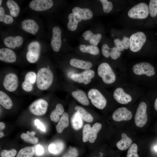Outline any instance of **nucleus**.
<instances>
[{"instance_id": "nucleus-39", "label": "nucleus", "mask_w": 157, "mask_h": 157, "mask_svg": "<svg viewBox=\"0 0 157 157\" xmlns=\"http://www.w3.org/2000/svg\"><path fill=\"white\" fill-rule=\"evenodd\" d=\"M92 127L90 124H85L83 129V141L86 142L89 140Z\"/></svg>"}, {"instance_id": "nucleus-2", "label": "nucleus", "mask_w": 157, "mask_h": 157, "mask_svg": "<svg viewBox=\"0 0 157 157\" xmlns=\"http://www.w3.org/2000/svg\"><path fill=\"white\" fill-rule=\"evenodd\" d=\"M99 76L102 78L104 82L107 84L113 83L116 80L115 73L110 65L106 63H101L97 69Z\"/></svg>"}, {"instance_id": "nucleus-25", "label": "nucleus", "mask_w": 157, "mask_h": 157, "mask_svg": "<svg viewBox=\"0 0 157 157\" xmlns=\"http://www.w3.org/2000/svg\"><path fill=\"white\" fill-rule=\"evenodd\" d=\"M121 137V139L117 143L116 145L119 150H125L130 147L132 141V139L125 133H122Z\"/></svg>"}, {"instance_id": "nucleus-34", "label": "nucleus", "mask_w": 157, "mask_h": 157, "mask_svg": "<svg viewBox=\"0 0 157 157\" xmlns=\"http://www.w3.org/2000/svg\"><path fill=\"white\" fill-rule=\"evenodd\" d=\"M71 122L73 128L76 130L81 128L83 124L82 118L77 112L72 116Z\"/></svg>"}, {"instance_id": "nucleus-18", "label": "nucleus", "mask_w": 157, "mask_h": 157, "mask_svg": "<svg viewBox=\"0 0 157 157\" xmlns=\"http://www.w3.org/2000/svg\"><path fill=\"white\" fill-rule=\"evenodd\" d=\"M3 42L4 44L7 47L14 49L22 45L23 42V39L20 36L14 37L10 36L5 38Z\"/></svg>"}, {"instance_id": "nucleus-23", "label": "nucleus", "mask_w": 157, "mask_h": 157, "mask_svg": "<svg viewBox=\"0 0 157 157\" xmlns=\"http://www.w3.org/2000/svg\"><path fill=\"white\" fill-rule=\"evenodd\" d=\"M64 147V144L63 142L57 140L51 143L49 146L48 149L50 153L58 155L62 151Z\"/></svg>"}, {"instance_id": "nucleus-40", "label": "nucleus", "mask_w": 157, "mask_h": 157, "mask_svg": "<svg viewBox=\"0 0 157 157\" xmlns=\"http://www.w3.org/2000/svg\"><path fill=\"white\" fill-rule=\"evenodd\" d=\"M138 146L135 143L131 145L128 151L127 157H139L137 154Z\"/></svg>"}, {"instance_id": "nucleus-1", "label": "nucleus", "mask_w": 157, "mask_h": 157, "mask_svg": "<svg viewBox=\"0 0 157 157\" xmlns=\"http://www.w3.org/2000/svg\"><path fill=\"white\" fill-rule=\"evenodd\" d=\"M52 71L48 68L42 67L38 71L37 75L36 85L41 90H45L51 85L53 79Z\"/></svg>"}, {"instance_id": "nucleus-50", "label": "nucleus", "mask_w": 157, "mask_h": 157, "mask_svg": "<svg viewBox=\"0 0 157 157\" xmlns=\"http://www.w3.org/2000/svg\"><path fill=\"white\" fill-rule=\"evenodd\" d=\"M5 128V125L4 123L3 122H0V133L3 132L2 131Z\"/></svg>"}, {"instance_id": "nucleus-27", "label": "nucleus", "mask_w": 157, "mask_h": 157, "mask_svg": "<svg viewBox=\"0 0 157 157\" xmlns=\"http://www.w3.org/2000/svg\"><path fill=\"white\" fill-rule=\"evenodd\" d=\"M74 109L84 121L88 122L93 121V118L92 115L82 107L76 106Z\"/></svg>"}, {"instance_id": "nucleus-37", "label": "nucleus", "mask_w": 157, "mask_h": 157, "mask_svg": "<svg viewBox=\"0 0 157 157\" xmlns=\"http://www.w3.org/2000/svg\"><path fill=\"white\" fill-rule=\"evenodd\" d=\"M14 20L13 17L11 15L5 14V11L3 8L2 7H0V21L3 22L7 24L12 23Z\"/></svg>"}, {"instance_id": "nucleus-19", "label": "nucleus", "mask_w": 157, "mask_h": 157, "mask_svg": "<svg viewBox=\"0 0 157 157\" xmlns=\"http://www.w3.org/2000/svg\"><path fill=\"white\" fill-rule=\"evenodd\" d=\"M16 56L12 50L8 48L0 49V60L8 63H13L16 60Z\"/></svg>"}, {"instance_id": "nucleus-46", "label": "nucleus", "mask_w": 157, "mask_h": 157, "mask_svg": "<svg viewBox=\"0 0 157 157\" xmlns=\"http://www.w3.org/2000/svg\"><path fill=\"white\" fill-rule=\"evenodd\" d=\"M111 49L106 44H104L101 48V52L103 56L106 58H108L110 56Z\"/></svg>"}, {"instance_id": "nucleus-16", "label": "nucleus", "mask_w": 157, "mask_h": 157, "mask_svg": "<svg viewBox=\"0 0 157 157\" xmlns=\"http://www.w3.org/2000/svg\"><path fill=\"white\" fill-rule=\"evenodd\" d=\"M37 75L33 72H29L26 74L24 80L22 84L23 89L26 92H30L33 88V85L36 81Z\"/></svg>"}, {"instance_id": "nucleus-7", "label": "nucleus", "mask_w": 157, "mask_h": 157, "mask_svg": "<svg viewBox=\"0 0 157 157\" xmlns=\"http://www.w3.org/2000/svg\"><path fill=\"white\" fill-rule=\"evenodd\" d=\"M132 70L134 73L137 75H145L151 76L155 74L154 67L150 63L146 62H142L135 65Z\"/></svg>"}, {"instance_id": "nucleus-44", "label": "nucleus", "mask_w": 157, "mask_h": 157, "mask_svg": "<svg viewBox=\"0 0 157 157\" xmlns=\"http://www.w3.org/2000/svg\"><path fill=\"white\" fill-rule=\"evenodd\" d=\"M78 155V152L77 149L71 147L62 157H77Z\"/></svg>"}, {"instance_id": "nucleus-51", "label": "nucleus", "mask_w": 157, "mask_h": 157, "mask_svg": "<svg viewBox=\"0 0 157 157\" xmlns=\"http://www.w3.org/2000/svg\"><path fill=\"white\" fill-rule=\"evenodd\" d=\"M154 106L155 109L157 111V97L155 101Z\"/></svg>"}, {"instance_id": "nucleus-12", "label": "nucleus", "mask_w": 157, "mask_h": 157, "mask_svg": "<svg viewBox=\"0 0 157 157\" xmlns=\"http://www.w3.org/2000/svg\"><path fill=\"white\" fill-rule=\"evenodd\" d=\"M53 5V2L51 0H33L29 3V7L31 9L38 11L46 10Z\"/></svg>"}, {"instance_id": "nucleus-22", "label": "nucleus", "mask_w": 157, "mask_h": 157, "mask_svg": "<svg viewBox=\"0 0 157 157\" xmlns=\"http://www.w3.org/2000/svg\"><path fill=\"white\" fill-rule=\"evenodd\" d=\"M69 63L73 67L86 70L89 69L92 66L90 62L75 58L71 59Z\"/></svg>"}, {"instance_id": "nucleus-36", "label": "nucleus", "mask_w": 157, "mask_h": 157, "mask_svg": "<svg viewBox=\"0 0 157 157\" xmlns=\"http://www.w3.org/2000/svg\"><path fill=\"white\" fill-rule=\"evenodd\" d=\"M101 128L102 125L99 123H96L93 125L88 140L90 142L93 143L94 142L97 138V133Z\"/></svg>"}, {"instance_id": "nucleus-13", "label": "nucleus", "mask_w": 157, "mask_h": 157, "mask_svg": "<svg viewBox=\"0 0 157 157\" xmlns=\"http://www.w3.org/2000/svg\"><path fill=\"white\" fill-rule=\"evenodd\" d=\"M51 44L53 51L58 52L61 46V31L60 28L54 26L52 29V35Z\"/></svg>"}, {"instance_id": "nucleus-52", "label": "nucleus", "mask_w": 157, "mask_h": 157, "mask_svg": "<svg viewBox=\"0 0 157 157\" xmlns=\"http://www.w3.org/2000/svg\"><path fill=\"white\" fill-rule=\"evenodd\" d=\"M154 149L155 151H157V146H155Z\"/></svg>"}, {"instance_id": "nucleus-42", "label": "nucleus", "mask_w": 157, "mask_h": 157, "mask_svg": "<svg viewBox=\"0 0 157 157\" xmlns=\"http://www.w3.org/2000/svg\"><path fill=\"white\" fill-rule=\"evenodd\" d=\"M17 151L14 149L10 150L4 149L0 153L1 157H14L16 155Z\"/></svg>"}, {"instance_id": "nucleus-49", "label": "nucleus", "mask_w": 157, "mask_h": 157, "mask_svg": "<svg viewBox=\"0 0 157 157\" xmlns=\"http://www.w3.org/2000/svg\"><path fill=\"white\" fill-rule=\"evenodd\" d=\"M35 152L38 155H41L44 152L43 147L40 144H38L35 147Z\"/></svg>"}, {"instance_id": "nucleus-32", "label": "nucleus", "mask_w": 157, "mask_h": 157, "mask_svg": "<svg viewBox=\"0 0 157 157\" xmlns=\"http://www.w3.org/2000/svg\"><path fill=\"white\" fill-rule=\"evenodd\" d=\"M6 5L9 9L10 15L14 17H17L19 13L20 8L17 3L13 0H7Z\"/></svg>"}, {"instance_id": "nucleus-38", "label": "nucleus", "mask_w": 157, "mask_h": 157, "mask_svg": "<svg viewBox=\"0 0 157 157\" xmlns=\"http://www.w3.org/2000/svg\"><path fill=\"white\" fill-rule=\"evenodd\" d=\"M149 12L150 16L154 17L157 15V0H151L149 4Z\"/></svg>"}, {"instance_id": "nucleus-3", "label": "nucleus", "mask_w": 157, "mask_h": 157, "mask_svg": "<svg viewBox=\"0 0 157 157\" xmlns=\"http://www.w3.org/2000/svg\"><path fill=\"white\" fill-rule=\"evenodd\" d=\"M148 6L145 3H141L134 6L128 11V16L131 18L144 19L147 17L149 14Z\"/></svg>"}, {"instance_id": "nucleus-6", "label": "nucleus", "mask_w": 157, "mask_h": 157, "mask_svg": "<svg viewBox=\"0 0 157 157\" xmlns=\"http://www.w3.org/2000/svg\"><path fill=\"white\" fill-rule=\"evenodd\" d=\"M147 105L144 102H141L139 104L135 116L134 120L136 125L139 127H143L147 121Z\"/></svg>"}, {"instance_id": "nucleus-9", "label": "nucleus", "mask_w": 157, "mask_h": 157, "mask_svg": "<svg viewBox=\"0 0 157 157\" xmlns=\"http://www.w3.org/2000/svg\"><path fill=\"white\" fill-rule=\"evenodd\" d=\"M26 58L30 63H34L38 60L40 53V46L37 41H33L29 44Z\"/></svg>"}, {"instance_id": "nucleus-43", "label": "nucleus", "mask_w": 157, "mask_h": 157, "mask_svg": "<svg viewBox=\"0 0 157 157\" xmlns=\"http://www.w3.org/2000/svg\"><path fill=\"white\" fill-rule=\"evenodd\" d=\"M102 38L100 33L94 34L89 41V43L92 45H97L100 42Z\"/></svg>"}, {"instance_id": "nucleus-15", "label": "nucleus", "mask_w": 157, "mask_h": 157, "mask_svg": "<svg viewBox=\"0 0 157 157\" xmlns=\"http://www.w3.org/2000/svg\"><path fill=\"white\" fill-rule=\"evenodd\" d=\"M113 96L116 101L121 104H127L132 99L131 97L126 93L121 88H116L114 92Z\"/></svg>"}, {"instance_id": "nucleus-54", "label": "nucleus", "mask_w": 157, "mask_h": 157, "mask_svg": "<svg viewBox=\"0 0 157 157\" xmlns=\"http://www.w3.org/2000/svg\"></svg>"}, {"instance_id": "nucleus-48", "label": "nucleus", "mask_w": 157, "mask_h": 157, "mask_svg": "<svg viewBox=\"0 0 157 157\" xmlns=\"http://www.w3.org/2000/svg\"><path fill=\"white\" fill-rule=\"evenodd\" d=\"M34 123L35 125L37 126L38 128L43 131H45V129L44 125L39 120L36 119L35 120Z\"/></svg>"}, {"instance_id": "nucleus-31", "label": "nucleus", "mask_w": 157, "mask_h": 157, "mask_svg": "<svg viewBox=\"0 0 157 157\" xmlns=\"http://www.w3.org/2000/svg\"><path fill=\"white\" fill-rule=\"evenodd\" d=\"M0 104L5 108L10 109L12 107V101L9 96L5 92L0 91Z\"/></svg>"}, {"instance_id": "nucleus-29", "label": "nucleus", "mask_w": 157, "mask_h": 157, "mask_svg": "<svg viewBox=\"0 0 157 157\" xmlns=\"http://www.w3.org/2000/svg\"><path fill=\"white\" fill-rule=\"evenodd\" d=\"M64 111L62 105L60 104H57L55 108L51 113L50 115L51 119L55 122H57L60 119V116L62 115Z\"/></svg>"}, {"instance_id": "nucleus-33", "label": "nucleus", "mask_w": 157, "mask_h": 157, "mask_svg": "<svg viewBox=\"0 0 157 157\" xmlns=\"http://www.w3.org/2000/svg\"><path fill=\"white\" fill-rule=\"evenodd\" d=\"M80 50L83 53H89L93 55H97L99 53V50L97 46L91 45L86 46L81 44L79 47Z\"/></svg>"}, {"instance_id": "nucleus-26", "label": "nucleus", "mask_w": 157, "mask_h": 157, "mask_svg": "<svg viewBox=\"0 0 157 157\" xmlns=\"http://www.w3.org/2000/svg\"><path fill=\"white\" fill-rule=\"evenodd\" d=\"M69 125L68 115L67 113H64L60 118L58 124L56 126L57 131L59 133H61L64 129Z\"/></svg>"}, {"instance_id": "nucleus-30", "label": "nucleus", "mask_w": 157, "mask_h": 157, "mask_svg": "<svg viewBox=\"0 0 157 157\" xmlns=\"http://www.w3.org/2000/svg\"><path fill=\"white\" fill-rule=\"evenodd\" d=\"M114 42L116 47L120 51L129 48V38L125 36H124L121 40L118 38L115 39Z\"/></svg>"}, {"instance_id": "nucleus-21", "label": "nucleus", "mask_w": 157, "mask_h": 157, "mask_svg": "<svg viewBox=\"0 0 157 157\" xmlns=\"http://www.w3.org/2000/svg\"><path fill=\"white\" fill-rule=\"evenodd\" d=\"M72 11L73 13H77L79 15L82 19L84 20L91 19L93 16L92 11L88 8H81L76 6L73 8Z\"/></svg>"}, {"instance_id": "nucleus-53", "label": "nucleus", "mask_w": 157, "mask_h": 157, "mask_svg": "<svg viewBox=\"0 0 157 157\" xmlns=\"http://www.w3.org/2000/svg\"><path fill=\"white\" fill-rule=\"evenodd\" d=\"M2 2V0H0V6H1Z\"/></svg>"}, {"instance_id": "nucleus-24", "label": "nucleus", "mask_w": 157, "mask_h": 157, "mask_svg": "<svg viewBox=\"0 0 157 157\" xmlns=\"http://www.w3.org/2000/svg\"><path fill=\"white\" fill-rule=\"evenodd\" d=\"M72 96L79 102L84 106L89 105V101L85 93L81 90L74 91L72 92Z\"/></svg>"}, {"instance_id": "nucleus-8", "label": "nucleus", "mask_w": 157, "mask_h": 157, "mask_svg": "<svg viewBox=\"0 0 157 157\" xmlns=\"http://www.w3.org/2000/svg\"><path fill=\"white\" fill-rule=\"evenodd\" d=\"M48 106V103L46 100L40 99L35 101L31 104L29 110L35 115L41 116L46 113Z\"/></svg>"}, {"instance_id": "nucleus-5", "label": "nucleus", "mask_w": 157, "mask_h": 157, "mask_svg": "<svg viewBox=\"0 0 157 157\" xmlns=\"http://www.w3.org/2000/svg\"><path fill=\"white\" fill-rule=\"evenodd\" d=\"M88 96L92 103L97 108L102 109L106 106V100L98 90L95 89H90L88 92Z\"/></svg>"}, {"instance_id": "nucleus-4", "label": "nucleus", "mask_w": 157, "mask_h": 157, "mask_svg": "<svg viewBox=\"0 0 157 157\" xmlns=\"http://www.w3.org/2000/svg\"><path fill=\"white\" fill-rule=\"evenodd\" d=\"M146 40V37L142 32L139 31L133 34L130 37L129 48L135 52L140 50Z\"/></svg>"}, {"instance_id": "nucleus-47", "label": "nucleus", "mask_w": 157, "mask_h": 157, "mask_svg": "<svg viewBox=\"0 0 157 157\" xmlns=\"http://www.w3.org/2000/svg\"><path fill=\"white\" fill-rule=\"evenodd\" d=\"M93 34L91 31L87 30L83 33L82 35L85 40L89 41Z\"/></svg>"}, {"instance_id": "nucleus-17", "label": "nucleus", "mask_w": 157, "mask_h": 157, "mask_svg": "<svg viewBox=\"0 0 157 157\" xmlns=\"http://www.w3.org/2000/svg\"><path fill=\"white\" fill-rule=\"evenodd\" d=\"M22 26L24 31L33 35L35 34L39 29L37 23L35 21L31 19H26L23 21Z\"/></svg>"}, {"instance_id": "nucleus-14", "label": "nucleus", "mask_w": 157, "mask_h": 157, "mask_svg": "<svg viewBox=\"0 0 157 157\" xmlns=\"http://www.w3.org/2000/svg\"><path fill=\"white\" fill-rule=\"evenodd\" d=\"M132 117L131 111L125 107L117 108L114 111L112 115L113 119L116 122L129 120Z\"/></svg>"}, {"instance_id": "nucleus-28", "label": "nucleus", "mask_w": 157, "mask_h": 157, "mask_svg": "<svg viewBox=\"0 0 157 157\" xmlns=\"http://www.w3.org/2000/svg\"><path fill=\"white\" fill-rule=\"evenodd\" d=\"M36 133L34 131L31 132L27 131L26 133H22L20 137L26 142L33 144H36L38 141V139L34 136Z\"/></svg>"}, {"instance_id": "nucleus-41", "label": "nucleus", "mask_w": 157, "mask_h": 157, "mask_svg": "<svg viewBox=\"0 0 157 157\" xmlns=\"http://www.w3.org/2000/svg\"><path fill=\"white\" fill-rule=\"evenodd\" d=\"M100 1L102 3L103 10L104 13H108L112 10L113 5L111 2L106 0H100Z\"/></svg>"}, {"instance_id": "nucleus-11", "label": "nucleus", "mask_w": 157, "mask_h": 157, "mask_svg": "<svg viewBox=\"0 0 157 157\" xmlns=\"http://www.w3.org/2000/svg\"><path fill=\"white\" fill-rule=\"evenodd\" d=\"M3 84L4 88L7 91L14 92L18 86V80L17 75L13 73L7 74L4 78Z\"/></svg>"}, {"instance_id": "nucleus-35", "label": "nucleus", "mask_w": 157, "mask_h": 157, "mask_svg": "<svg viewBox=\"0 0 157 157\" xmlns=\"http://www.w3.org/2000/svg\"><path fill=\"white\" fill-rule=\"evenodd\" d=\"M34 152V147H26L19 151L16 157H33Z\"/></svg>"}, {"instance_id": "nucleus-10", "label": "nucleus", "mask_w": 157, "mask_h": 157, "mask_svg": "<svg viewBox=\"0 0 157 157\" xmlns=\"http://www.w3.org/2000/svg\"><path fill=\"white\" fill-rule=\"evenodd\" d=\"M95 74V73L93 70H86L81 73L72 74L71 76V78L75 82L83 83L86 85L90 82Z\"/></svg>"}, {"instance_id": "nucleus-45", "label": "nucleus", "mask_w": 157, "mask_h": 157, "mask_svg": "<svg viewBox=\"0 0 157 157\" xmlns=\"http://www.w3.org/2000/svg\"><path fill=\"white\" fill-rule=\"evenodd\" d=\"M121 51L116 47H114L111 49L110 52V56L113 60H116L120 56Z\"/></svg>"}, {"instance_id": "nucleus-20", "label": "nucleus", "mask_w": 157, "mask_h": 157, "mask_svg": "<svg viewBox=\"0 0 157 157\" xmlns=\"http://www.w3.org/2000/svg\"><path fill=\"white\" fill-rule=\"evenodd\" d=\"M69 22L67 24L68 28L72 31L77 29L78 24L82 20L80 16L77 13H71L68 16Z\"/></svg>"}]
</instances>
